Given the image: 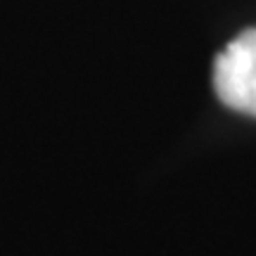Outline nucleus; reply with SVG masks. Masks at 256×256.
<instances>
[{
  "instance_id": "nucleus-1",
  "label": "nucleus",
  "mask_w": 256,
  "mask_h": 256,
  "mask_svg": "<svg viewBox=\"0 0 256 256\" xmlns=\"http://www.w3.org/2000/svg\"><path fill=\"white\" fill-rule=\"evenodd\" d=\"M214 88L226 107L256 116V28L240 34L216 57Z\"/></svg>"
}]
</instances>
